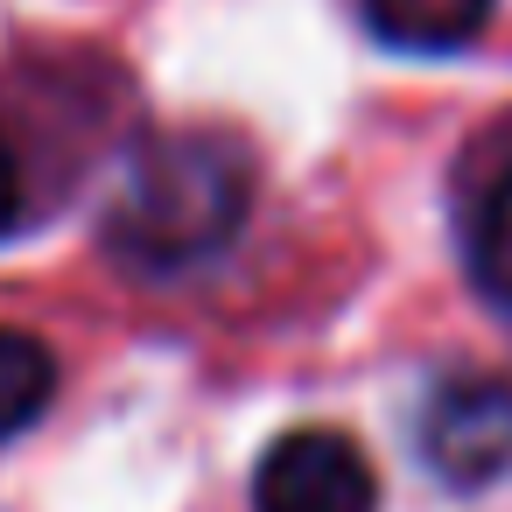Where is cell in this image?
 Returning a JSON list of instances; mask_svg holds the SVG:
<instances>
[{
  "label": "cell",
  "mask_w": 512,
  "mask_h": 512,
  "mask_svg": "<svg viewBox=\"0 0 512 512\" xmlns=\"http://www.w3.org/2000/svg\"><path fill=\"white\" fill-rule=\"evenodd\" d=\"M470 267H477V281H484V295L491 302H505L512 309V176L484 197V211H477V239H470Z\"/></svg>",
  "instance_id": "6"
},
{
  "label": "cell",
  "mask_w": 512,
  "mask_h": 512,
  "mask_svg": "<svg viewBox=\"0 0 512 512\" xmlns=\"http://www.w3.org/2000/svg\"><path fill=\"white\" fill-rule=\"evenodd\" d=\"M414 456L435 484L477 491L512 470V379L505 372H442L414 407Z\"/></svg>",
  "instance_id": "2"
},
{
  "label": "cell",
  "mask_w": 512,
  "mask_h": 512,
  "mask_svg": "<svg viewBox=\"0 0 512 512\" xmlns=\"http://www.w3.org/2000/svg\"><path fill=\"white\" fill-rule=\"evenodd\" d=\"M498 0H358L365 29L386 50H414V57H456L484 36Z\"/></svg>",
  "instance_id": "4"
},
{
  "label": "cell",
  "mask_w": 512,
  "mask_h": 512,
  "mask_svg": "<svg viewBox=\"0 0 512 512\" xmlns=\"http://www.w3.org/2000/svg\"><path fill=\"white\" fill-rule=\"evenodd\" d=\"M253 512H379V477L344 428H288L253 470Z\"/></svg>",
  "instance_id": "3"
},
{
  "label": "cell",
  "mask_w": 512,
  "mask_h": 512,
  "mask_svg": "<svg viewBox=\"0 0 512 512\" xmlns=\"http://www.w3.org/2000/svg\"><path fill=\"white\" fill-rule=\"evenodd\" d=\"M22 218V176H15V155L0 148V232Z\"/></svg>",
  "instance_id": "7"
},
{
  "label": "cell",
  "mask_w": 512,
  "mask_h": 512,
  "mask_svg": "<svg viewBox=\"0 0 512 512\" xmlns=\"http://www.w3.org/2000/svg\"><path fill=\"white\" fill-rule=\"evenodd\" d=\"M50 400H57V358H50V344L0 323V442L36 428Z\"/></svg>",
  "instance_id": "5"
},
{
  "label": "cell",
  "mask_w": 512,
  "mask_h": 512,
  "mask_svg": "<svg viewBox=\"0 0 512 512\" xmlns=\"http://www.w3.org/2000/svg\"><path fill=\"white\" fill-rule=\"evenodd\" d=\"M253 211V155L218 127L148 134L106 204V246L141 274H183L232 246Z\"/></svg>",
  "instance_id": "1"
}]
</instances>
